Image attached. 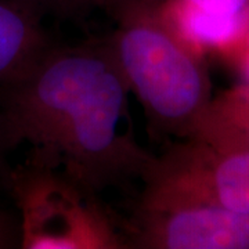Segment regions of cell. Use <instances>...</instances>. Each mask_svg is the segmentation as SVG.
I'll list each match as a JSON object with an SVG mask.
<instances>
[{
  "label": "cell",
  "mask_w": 249,
  "mask_h": 249,
  "mask_svg": "<svg viewBox=\"0 0 249 249\" xmlns=\"http://www.w3.org/2000/svg\"><path fill=\"white\" fill-rule=\"evenodd\" d=\"M130 90L104 40L53 43L19 78L0 85L10 148L90 194L142 178L155 157L137 142Z\"/></svg>",
  "instance_id": "6da1fadb"
},
{
  "label": "cell",
  "mask_w": 249,
  "mask_h": 249,
  "mask_svg": "<svg viewBox=\"0 0 249 249\" xmlns=\"http://www.w3.org/2000/svg\"><path fill=\"white\" fill-rule=\"evenodd\" d=\"M43 17L80 19L96 10L109 11L118 0H18Z\"/></svg>",
  "instance_id": "9c48e42d"
},
{
  "label": "cell",
  "mask_w": 249,
  "mask_h": 249,
  "mask_svg": "<svg viewBox=\"0 0 249 249\" xmlns=\"http://www.w3.org/2000/svg\"><path fill=\"white\" fill-rule=\"evenodd\" d=\"M140 201L205 202L249 213V150L220 151L183 139L155 157Z\"/></svg>",
  "instance_id": "277c9868"
},
{
  "label": "cell",
  "mask_w": 249,
  "mask_h": 249,
  "mask_svg": "<svg viewBox=\"0 0 249 249\" xmlns=\"http://www.w3.org/2000/svg\"><path fill=\"white\" fill-rule=\"evenodd\" d=\"M127 248L249 249V213L190 201H140Z\"/></svg>",
  "instance_id": "5b68a950"
},
{
  "label": "cell",
  "mask_w": 249,
  "mask_h": 249,
  "mask_svg": "<svg viewBox=\"0 0 249 249\" xmlns=\"http://www.w3.org/2000/svg\"><path fill=\"white\" fill-rule=\"evenodd\" d=\"M187 139L220 151L249 150V85L211 98Z\"/></svg>",
  "instance_id": "ba28073f"
},
{
  "label": "cell",
  "mask_w": 249,
  "mask_h": 249,
  "mask_svg": "<svg viewBox=\"0 0 249 249\" xmlns=\"http://www.w3.org/2000/svg\"><path fill=\"white\" fill-rule=\"evenodd\" d=\"M237 54L241 55L242 61L249 57V4H248V21H247V28H245V32H244L242 40H241L240 49H238Z\"/></svg>",
  "instance_id": "4fadbf2b"
},
{
  "label": "cell",
  "mask_w": 249,
  "mask_h": 249,
  "mask_svg": "<svg viewBox=\"0 0 249 249\" xmlns=\"http://www.w3.org/2000/svg\"><path fill=\"white\" fill-rule=\"evenodd\" d=\"M43 21L18 0H0V85L19 78L53 45Z\"/></svg>",
  "instance_id": "52a82bcc"
},
{
  "label": "cell",
  "mask_w": 249,
  "mask_h": 249,
  "mask_svg": "<svg viewBox=\"0 0 249 249\" xmlns=\"http://www.w3.org/2000/svg\"><path fill=\"white\" fill-rule=\"evenodd\" d=\"M9 140H7V136H6V130H4V124H3V119L0 115V181L6 183V178L9 176L10 168L7 166V162H6V157H7V152L10 151Z\"/></svg>",
  "instance_id": "7c38bea8"
},
{
  "label": "cell",
  "mask_w": 249,
  "mask_h": 249,
  "mask_svg": "<svg viewBox=\"0 0 249 249\" xmlns=\"http://www.w3.org/2000/svg\"><path fill=\"white\" fill-rule=\"evenodd\" d=\"M106 39L152 132L187 139L212 98L204 54L181 40L150 0H118Z\"/></svg>",
  "instance_id": "7a4b0ae2"
},
{
  "label": "cell",
  "mask_w": 249,
  "mask_h": 249,
  "mask_svg": "<svg viewBox=\"0 0 249 249\" xmlns=\"http://www.w3.org/2000/svg\"><path fill=\"white\" fill-rule=\"evenodd\" d=\"M244 64H245V68H247V73H248V78H249V57H248V58H245V60H244Z\"/></svg>",
  "instance_id": "5bb4252c"
},
{
  "label": "cell",
  "mask_w": 249,
  "mask_h": 249,
  "mask_svg": "<svg viewBox=\"0 0 249 249\" xmlns=\"http://www.w3.org/2000/svg\"><path fill=\"white\" fill-rule=\"evenodd\" d=\"M17 234L19 235V232H16L14 224L0 209V248H11L16 244L19 245V240L16 237Z\"/></svg>",
  "instance_id": "8fae6325"
},
{
  "label": "cell",
  "mask_w": 249,
  "mask_h": 249,
  "mask_svg": "<svg viewBox=\"0 0 249 249\" xmlns=\"http://www.w3.org/2000/svg\"><path fill=\"white\" fill-rule=\"evenodd\" d=\"M166 25L199 53L220 50L237 54L247 28L248 9L240 13L216 11L178 1H154Z\"/></svg>",
  "instance_id": "8992f818"
},
{
  "label": "cell",
  "mask_w": 249,
  "mask_h": 249,
  "mask_svg": "<svg viewBox=\"0 0 249 249\" xmlns=\"http://www.w3.org/2000/svg\"><path fill=\"white\" fill-rule=\"evenodd\" d=\"M4 184L21 212V248H127L97 196L58 172L25 162L10 169Z\"/></svg>",
  "instance_id": "3957f363"
},
{
  "label": "cell",
  "mask_w": 249,
  "mask_h": 249,
  "mask_svg": "<svg viewBox=\"0 0 249 249\" xmlns=\"http://www.w3.org/2000/svg\"><path fill=\"white\" fill-rule=\"evenodd\" d=\"M154 1H166V0H154ZM168 1H178V3H184V4L196 6L201 9L231 11V13L245 11L249 4V0H168Z\"/></svg>",
  "instance_id": "30bf717a"
}]
</instances>
